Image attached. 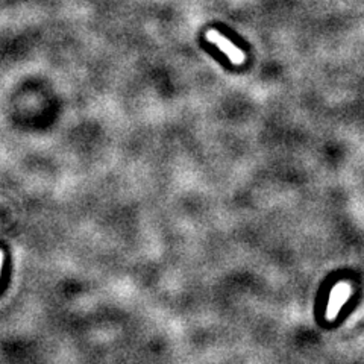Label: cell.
Segmentation results:
<instances>
[{
	"mask_svg": "<svg viewBox=\"0 0 364 364\" xmlns=\"http://www.w3.org/2000/svg\"><path fill=\"white\" fill-rule=\"evenodd\" d=\"M203 38L207 40L208 43L214 44L215 48H218L228 60H230V63L235 67H240L246 63V53L238 48V46H235L230 38H226L222 32H219L218 29H208L207 32H205Z\"/></svg>",
	"mask_w": 364,
	"mask_h": 364,
	"instance_id": "6da1fadb",
	"label": "cell"
},
{
	"mask_svg": "<svg viewBox=\"0 0 364 364\" xmlns=\"http://www.w3.org/2000/svg\"><path fill=\"white\" fill-rule=\"evenodd\" d=\"M352 293V287L349 282H338L333 287L331 296H329L328 306H326V313L325 317L328 322H334L337 314L340 313L341 306L345 305V302L349 299V296Z\"/></svg>",
	"mask_w": 364,
	"mask_h": 364,
	"instance_id": "7a4b0ae2",
	"label": "cell"
},
{
	"mask_svg": "<svg viewBox=\"0 0 364 364\" xmlns=\"http://www.w3.org/2000/svg\"><path fill=\"white\" fill-rule=\"evenodd\" d=\"M4 258H5V255H4V252H2V250H0V273H2V266H4Z\"/></svg>",
	"mask_w": 364,
	"mask_h": 364,
	"instance_id": "3957f363",
	"label": "cell"
}]
</instances>
